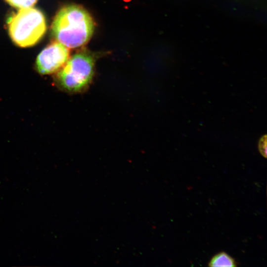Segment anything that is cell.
<instances>
[{
    "mask_svg": "<svg viewBox=\"0 0 267 267\" xmlns=\"http://www.w3.org/2000/svg\"><path fill=\"white\" fill-rule=\"evenodd\" d=\"M10 5L19 8L30 7L34 5L38 0H5Z\"/></svg>",
    "mask_w": 267,
    "mask_h": 267,
    "instance_id": "cell-6",
    "label": "cell"
},
{
    "mask_svg": "<svg viewBox=\"0 0 267 267\" xmlns=\"http://www.w3.org/2000/svg\"><path fill=\"white\" fill-rule=\"evenodd\" d=\"M209 267H236L237 262L231 256L224 252L214 255L208 263Z\"/></svg>",
    "mask_w": 267,
    "mask_h": 267,
    "instance_id": "cell-5",
    "label": "cell"
},
{
    "mask_svg": "<svg viewBox=\"0 0 267 267\" xmlns=\"http://www.w3.org/2000/svg\"><path fill=\"white\" fill-rule=\"evenodd\" d=\"M94 29V23L90 15L76 5L60 9L51 27L53 37L68 48H76L86 44L91 37Z\"/></svg>",
    "mask_w": 267,
    "mask_h": 267,
    "instance_id": "cell-1",
    "label": "cell"
},
{
    "mask_svg": "<svg viewBox=\"0 0 267 267\" xmlns=\"http://www.w3.org/2000/svg\"><path fill=\"white\" fill-rule=\"evenodd\" d=\"M259 150L261 155L265 158L267 157V136L264 135L259 141Z\"/></svg>",
    "mask_w": 267,
    "mask_h": 267,
    "instance_id": "cell-7",
    "label": "cell"
},
{
    "mask_svg": "<svg viewBox=\"0 0 267 267\" xmlns=\"http://www.w3.org/2000/svg\"><path fill=\"white\" fill-rule=\"evenodd\" d=\"M95 59L86 51L77 53L69 58L57 75L58 85L72 93L81 92L91 84L94 72Z\"/></svg>",
    "mask_w": 267,
    "mask_h": 267,
    "instance_id": "cell-3",
    "label": "cell"
},
{
    "mask_svg": "<svg viewBox=\"0 0 267 267\" xmlns=\"http://www.w3.org/2000/svg\"><path fill=\"white\" fill-rule=\"evenodd\" d=\"M8 32L17 45L27 47L34 45L44 35L46 21L43 13L34 7L20 8L8 22Z\"/></svg>",
    "mask_w": 267,
    "mask_h": 267,
    "instance_id": "cell-2",
    "label": "cell"
},
{
    "mask_svg": "<svg viewBox=\"0 0 267 267\" xmlns=\"http://www.w3.org/2000/svg\"><path fill=\"white\" fill-rule=\"evenodd\" d=\"M69 50L58 42H52L39 54L36 62L38 72L42 75L59 70L69 58Z\"/></svg>",
    "mask_w": 267,
    "mask_h": 267,
    "instance_id": "cell-4",
    "label": "cell"
}]
</instances>
